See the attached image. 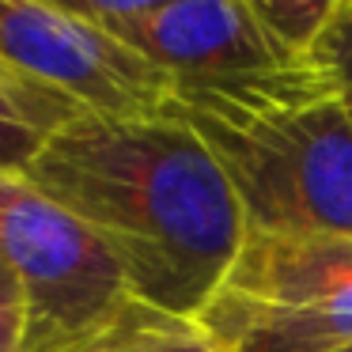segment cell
Here are the masks:
<instances>
[{
    "instance_id": "5b68a950",
    "label": "cell",
    "mask_w": 352,
    "mask_h": 352,
    "mask_svg": "<svg viewBox=\"0 0 352 352\" xmlns=\"http://www.w3.org/2000/svg\"><path fill=\"white\" fill-rule=\"evenodd\" d=\"M0 61L95 118L163 114L175 80L76 4L0 0Z\"/></svg>"
},
{
    "instance_id": "277c9868",
    "label": "cell",
    "mask_w": 352,
    "mask_h": 352,
    "mask_svg": "<svg viewBox=\"0 0 352 352\" xmlns=\"http://www.w3.org/2000/svg\"><path fill=\"white\" fill-rule=\"evenodd\" d=\"M201 326L228 352H341L352 344V235L246 231Z\"/></svg>"
},
{
    "instance_id": "52a82bcc",
    "label": "cell",
    "mask_w": 352,
    "mask_h": 352,
    "mask_svg": "<svg viewBox=\"0 0 352 352\" xmlns=\"http://www.w3.org/2000/svg\"><path fill=\"white\" fill-rule=\"evenodd\" d=\"M76 118H84L76 102L0 61V175H27L42 144Z\"/></svg>"
},
{
    "instance_id": "4fadbf2b",
    "label": "cell",
    "mask_w": 352,
    "mask_h": 352,
    "mask_svg": "<svg viewBox=\"0 0 352 352\" xmlns=\"http://www.w3.org/2000/svg\"><path fill=\"white\" fill-rule=\"evenodd\" d=\"M341 352H352V344H349V349H341Z\"/></svg>"
},
{
    "instance_id": "8992f818",
    "label": "cell",
    "mask_w": 352,
    "mask_h": 352,
    "mask_svg": "<svg viewBox=\"0 0 352 352\" xmlns=\"http://www.w3.org/2000/svg\"><path fill=\"white\" fill-rule=\"evenodd\" d=\"M95 27L170 80H216L296 57L261 23L254 0H72Z\"/></svg>"
},
{
    "instance_id": "30bf717a",
    "label": "cell",
    "mask_w": 352,
    "mask_h": 352,
    "mask_svg": "<svg viewBox=\"0 0 352 352\" xmlns=\"http://www.w3.org/2000/svg\"><path fill=\"white\" fill-rule=\"evenodd\" d=\"M314 61L333 76L337 91H341V102L352 118V0H337L329 23L322 27L318 42L311 46Z\"/></svg>"
},
{
    "instance_id": "3957f363",
    "label": "cell",
    "mask_w": 352,
    "mask_h": 352,
    "mask_svg": "<svg viewBox=\"0 0 352 352\" xmlns=\"http://www.w3.org/2000/svg\"><path fill=\"white\" fill-rule=\"evenodd\" d=\"M0 261L19 288V352H76L140 303L102 239L23 175H0Z\"/></svg>"
},
{
    "instance_id": "7a4b0ae2",
    "label": "cell",
    "mask_w": 352,
    "mask_h": 352,
    "mask_svg": "<svg viewBox=\"0 0 352 352\" xmlns=\"http://www.w3.org/2000/svg\"><path fill=\"white\" fill-rule=\"evenodd\" d=\"M228 178L246 231L352 235V118L314 57L175 80L163 107Z\"/></svg>"
},
{
    "instance_id": "8fae6325",
    "label": "cell",
    "mask_w": 352,
    "mask_h": 352,
    "mask_svg": "<svg viewBox=\"0 0 352 352\" xmlns=\"http://www.w3.org/2000/svg\"><path fill=\"white\" fill-rule=\"evenodd\" d=\"M0 352H19V314L0 311Z\"/></svg>"
},
{
    "instance_id": "6da1fadb",
    "label": "cell",
    "mask_w": 352,
    "mask_h": 352,
    "mask_svg": "<svg viewBox=\"0 0 352 352\" xmlns=\"http://www.w3.org/2000/svg\"><path fill=\"white\" fill-rule=\"evenodd\" d=\"M23 178L102 239L140 303L175 318H201L246 243L228 178L170 114H84Z\"/></svg>"
},
{
    "instance_id": "7c38bea8",
    "label": "cell",
    "mask_w": 352,
    "mask_h": 352,
    "mask_svg": "<svg viewBox=\"0 0 352 352\" xmlns=\"http://www.w3.org/2000/svg\"><path fill=\"white\" fill-rule=\"evenodd\" d=\"M0 311L19 314V288H16V280H12V273H8L4 261H0Z\"/></svg>"
},
{
    "instance_id": "ba28073f",
    "label": "cell",
    "mask_w": 352,
    "mask_h": 352,
    "mask_svg": "<svg viewBox=\"0 0 352 352\" xmlns=\"http://www.w3.org/2000/svg\"><path fill=\"white\" fill-rule=\"evenodd\" d=\"M76 352H228L201 322L137 303L110 333Z\"/></svg>"
},
{
    "instance_id": "9c48e42d",
    "label": "cell",
    "mask_w": 352,
    "mask_h": 352,
    "mask_svg": "<svg viewBox=\"0 0 352 352\" xmlns=\"http://www.w3.org/2000/svg\"><path fill=\"white\" fill-rule=\"evenodd\" d=\"M337 0H254L261 23L269 27L288 57H307L329 23Z\"/></svg>"
}]
</instances>
